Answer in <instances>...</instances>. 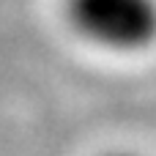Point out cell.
I'll return each mask as SVG.
<instances>
[{"instance_id": "cell-1", "label": "cell", "mask_w": 156, "mask_h": 156, "mask_svg": "<svg viewBox=\"0 0 156 156\" xmlns=\"http://www.w3.org/2000/svg\"><path fill=\"white\" fill-rule=\"evenodd\" d=\"M60 14L85 47L137 58L156 47V0H63Z\"/></svg>"}, {"instance_id": "cell-2", "label": "cell", "mask_w": 156, "mask_h": 156, "mask_svg": "<svg viewBox=\"0 0 156 156\" xmlns=\"http://www.w3.org/2000/svg\"><path fill=\"white\" fill-rule=\"evenodd\" d=\"M101 156H148V154L134 151V148H112V151H104Z\"/></svg>"}]
</instances>
